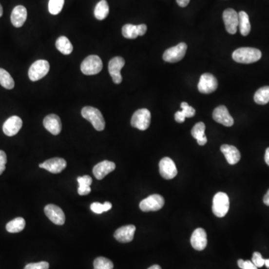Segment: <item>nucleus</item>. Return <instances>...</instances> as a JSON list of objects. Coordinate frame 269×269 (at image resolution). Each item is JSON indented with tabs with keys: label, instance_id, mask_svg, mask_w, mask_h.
I'll list each match as a JSON object with an SVG mask.
<instances>
[{
	"label": "nucleus",
	"instance_id": "33",
	"mask_svg": "<svg viewBox=\"0 0 269 269\" xmlns=\"http://www.w3.org/2000/svg\"><path fill=\"white\" fill-rule=\"evenodd\" d=\"M64 0H50L49 1V11L51 15H56L61 12L64 6Z\"/></svg>",
	"mask_w": 269,
	"mask_h": 269
},
{
	"label": "nucleus",
	"instance_id": "34",
	"mask_svg": "<svg viewBox=\"0 0 269 269\" xmlns=\"http://www.w3.org/2000/svg\"><path fill=\"white\" fill-rule=\"evenodd\" d=\"M112 205L110 202H106L103 204L95 202L91 205V210L96 214H102L104 211H109L112 209Z\"/></svg>",
	"mask_w": 269,
	"mask_h": 269
},
{
	"label": "nucleus",
	"instance_id": "37",
	"mask_svg": "<svg viewBox=\"0 0 269 269\" xmlns=\"http://www.w3.org/2000/svg\"><path fill=\"white\" fill-rule=\"evenodd\" d=\"M50 265L47 262H40V263H29L25 266L24 269H49Z\"/></svg>",
	"mask_w": 269,
	"mask_h": 269
},
{
	"label": "nucleus",
	"instance_id": "35",
	"mask_svg": "<svg viewBox=\"0 0 269 269\" xmlns=\"http://www.w3.org/2000/svg\"><path fill=\"white\" fill-rule=\"evenodd\" d=\"M182 112L186 117H192L195 115V109L192 106H189L187 103L183 102L181 103Z\"/></svg>",
	"mask_w": 269,
	"mask_h": 269
},
{
	"label": "nucleus",
	"instance_id": "8",
	"mask_svg": "<svg viewBox=\"0 0 269 269\" xmlns=\"http://www.w3.org/2000/svg\"><path fill=\"white\" fill-rule=\"evenodd\" d=\"M218 81L212 74H204L200 77L197 88L200 93L209 95L216 91Z\"/></svg>",
	"mask_w": 269,
	"mask_h": 269
},
{
	"label": "nucleus",
	"instance_id": "15",
	"mask_svg": "<svg viewBox=\"0 0 269 269\" xmlns=\"http://www.w3.org/2000/svg\"><path fill=\"white\" fill-rule=\"evenodd\" d=\"M67 162L61 158H53L40 164L39 167L52 173H59L65 169Z\"/></svg>",
	"mask_w": 269,
	"mask_h": 269
},
{
	"label": "nucleus",
	"instance_id": "14",
	"mask_svg": "<svg viewBox=\"0 0 269 269\" xmlns=\"http://www.w3.org/2000/svg\"><path fill=\"white\" fill-rule=\"evenodd\" d=\"M212 117L217 123H221L225 127H232L234 120L230 115L226 106H219L213 111Z\"/></svg>",
	"mask_w": 269,
	"mask_h": 269
},
{
	"label": "nucleus",
	"instance_id": "29",
	"mask_svg": "<svg viewBox=\"0 0 269 269\" xmlns=\"http://www.w3.org/2000/svg\"><path fill=\"white\" fill-rule=\"evenodd\" d=\"M253 98L257 104H267L269 102V86L263 87L257 90Z\"/></svg>",
	"mask_w": 269,
	"mask_h": 269
},
{
	"label": "nucleus",
	"instance_id": "21",
	"mask_svg": "<svg viewBox=\"0 0 269 269\" xmlns=\"http://www.w3.org/2000/svg\"><path fill=\"white\" fill-rule=\"evenodd\" d=\"M27 18V10L23 5H18L11 12V23L16 28L23 26Z\"/></svg>",
	"mask_w": 269,
	"mask_h": 269
},
{
	"label": "nucleus",
	"instance_id": "42",
	"mask_svg": "<svg viewBox=\"0 0 269 269\" xmlns=\"http://www.w3.org/2000/svg\"><path fill=\"white\" fill-rule=\"evenodd\" d=\"M189 2H190V0H176L178 5L182 7V8L187 6L189 5Z\"/></svg>",
	"mask_w": 269,
	"mask_h": 269
},
{
	"label": "nucleus",
	"instance_id": "19",
	"mask_svg": "<svg viewBox=\"0 0 269 269\" xmlns=\"http://www.w3.org/2000/svg\"><path fill=\"white\" fill-rule=\"evenodd\" d=\"M135 230L136 228L134 225H126V226L121 227L115 232V238L116 240L122 243H128L133 240Z\"/></svg>",
	"mask_w": 269,
	"mask_h": 269
},
{
	"label": "nucleus",
	"instance_id": "24",
	"mask_svg": "<svg viewBox=\"0 0 269 269\" xmlns=\"http://www.w3.org/2000/svg\"><path fill=\"white\" fill-rule=\"evenodd\" d=\"M239 27L242 36H249L251 26L249 15L245 11H242L239 13Z\"/></svg>",
	"mask_w": 269,
	"mask_h": 269
},
{
	"label": "nucleus",
	"instance_id": "11",
	"mask_svg": "<svg viewBox=\"0 0 269 269\" xmlns=\"http://www.w3.org/2000/svg\"><path fill=\"white\" fill-rule=\"evenodd\" d=\"M124 65H125V60L120 56L115 57L109 61V72L115 83H121L122 76L120 74V71Z\"/></svg>",
	"mask_w": 269,
	"mask_h": 269
},
{
	"label": "nucleus",
	"instance_id": "4",
	"mask_svg": "<svg viewBox=\"0 0 269 269\" xmlns=\"http://www.w3.org/2000/svg\"><path fill=\"white\" fill-rule=\"evenodd\" d=\"M103 69V62L99 56L92 55L84 59L81 64V71L85 75L92 76L99 74Z\"/></svg>",
	"mask_w": 269,
	"mask_h": 269
},
{
	"label": "nucleus",
	"instance_id": "22",
	"mask_svg": "<svg viewBox=\"0 0 269 269\" xmlns=\"http://www.w3.org/2000/svg\"><path fill=\"white\" fill-rule=\"evenodd\" d=\"M221 151L224 154L230 165H235L240 160V152L234 146L223 144L221 147Z\"/></svg>",
	"mask_w": 269,
	"mask_h": 269
},
{
	"label": "nucleus",
	"instance_id": "32",
	"mask_svg": "<svg viewBox=\"0 0 269 269\" xmlns=\"http://www.w3.org/2000/svg\"><path fill=\"white\" fill-rule=\"evenodd\" d=\"M114 264L107 258L97 257L94 262V269H113Z\"/></svg>",
	"mask_w": 269,
	"mask_h": 269
},
{
	"label": "nucleus",
	"instance_id": "10",
	"mask_svg": "<svg viewBox=\"0 0 269 269\" xmlns=\"http://www.w3.org/2000/svg\"><path fill=\"white\" fill-rule=\"evenodd\" d=\"M223 19L227 32L231 35L236 33L239 27V14L232 8H228L223 13Z\"/></svg>",
	"mask_w": 269,
	"mask_h": 269
},
{
	"label": "nucleus",
	"instance_id": "38",
	"mask_svg": "<svg viewBox=\"0 0 269 269\" xmlns=\"http://www.w3.org/2000/svg\"><path fill=\"white\" fill-rule=\"evenodd\" d=\"M238 266L242 269H258V268L250 260H239Z\"/></svg>",
	"mask_w": 269,
	"mask_h": 269
},
{
	"label": "nucleus",
	"instance_id": "31",
	"mask_svg": "<svg viewBox=\"0 0 269 269\" xmlns=\"http://www.w3.org/2000/svg\"><path fill=\"white\" fill-rule=\"evenodd\" d=\"M122 35L127 39L136 38L139 36L138 26L133 24H126L122 28Z\"/></svg>",
	"mask_w": 269,
	"mask_h": 269
},
{
	"label": "nucleus",
	"instance_id": "30",
	"mask_svg": "<svg viewBox=\"0 0 269 269\" xmlns=\"http://www.w3.org/2000/svg\"><path fill=\"white\" fill-rule=\"evenodd\" d=\"M0 85L5 89H13L15 87V81L10 75L9 73L5 70L0 68Z\"/></svg>",
	"mask_w": 269,
	"mask_h": 269
},
{
	"label": "nucleus",
	"instance_id": "1",
	"mask_svg": "<svg viewBox=\"0 0 269 269\" xmlns=\"http://www.w3.org/2000/svg\"><path fill=\"white\" fill-rule=\"evenodd\" d=\"M234 61L241 64H251L261 58L262 53L260 50L252 47H241L232 53Z\"/></svg>",
	"mask_w": 269,
	"mask_h": 269
},
{
	"label": "nucleus",
	"instance_id": "23",
	"mask_svg": "<svg viewBox=\"0 0 269 269\" xmlns=\"http://www.w3.org/2000/svg\"><path fill=\"white\" fill-rule=\"evenodd\" d=\"M206 126L203 122L196 123L191 131L193 138L197 140V144L200 146H204L207 144V138L205 134Z\"/></svg>",
	"mask_w": 269,
	"mask_h": 269
},
{
	"label": "nucleus",
	"instance_id": "16",
	"mask_svg": "<svg viewBox=\"0 0 269 269\" xmlns=\"http://www.w3.org/2000/svg\"><path fill=\"white\" fill-rule=\"evenodd\" d=\"M191 244L195 250H204L207 245V235L203 228H197L193 232L191 237Z\"/></svg>",
	"mask_w": 269,
	"mask_h": 269
},
{
	"label": "nucleus",
	"instance_id": "47",
	"mask_svg": "<svg viewBox=\"0 0 269 269\" xmlns=\"http://www.w3.org/2000/svg\"><path fill=\"white\" fill-rule=\"evenodd\" d=\"M3 15V8H2V5L0 4V18Z\"/></svg>",
	"mask_w": 269,
	"mask_h": 269
},
{
	"label": "nucleus",
	"instance_id": "41",
	"mask_svg": "<svg viewBox=\"0 0 269 269\" xmlns=\"http://www.w3.org/2000/svg\"><path fill=\"white\" fill-rule=\"evenodd\" d=\"M138 33H139V36H143L145 35L147 30H148V26L145 24L138 25Z\"/></svg>",
	"mask_w": 269,
	"mask_h": 269
},
{
	"label": "nucleus",
	"instance_id": "27",
	"mask_svg": "<svg viewBox=\"0 0 269 269\" xmlns=\"http://www.w3.org/2000/svg\"><path fill=\"white\" fill-rule=\"evenodd\" d=\"M109 13V7L106 0H100L95 8V16L99 20H103L107 18Z\"/></svg>",
	"mask_w": 269,
	"mask_h": 269
},
{
	"label": "nucleus",
	"instance_id": "25",
	"mask_svg": "<svg viewBox=\"0 0 269 269\" xmlns=\"http://www.w3.org/2000/svg\"><path fill=\"white\" fill-rule=\"evenodd\" d=\"M77 181H78V193L80 195H87L91 192V188L90 186L92 183V178L88 175H85L83 176H78L77 178Z\"/></svg>",
	"mask_w": 269,
	"mask_h": 269
},
{
	"label": "nucleus",
	"instance_id": "7",
	"mask_svg": "<svg viewBox=\"0 0 269 269\" xmlns=\"http://www.w3.org/2000/svg\"><path fill=\"white\" fill-rule=\"evenodd\" d=\"M186 50H187L186 43H179L175 47H171L165 50L163 54L164 61L170 63L181 61L186 56Z\"/></svg>",
	"mask_w": 269,
	"mask_h": 269
},
{
	"label": "nucleus",
	"instance_id": "18",
	"mask_svg": "<svg viewBox=\"0 0 269 269\" xmlns=\"http://www.w3.org/2000/svg\"><path fill=\"white\" fill-rule=\"evenodd\" d=\"M43 126L47 131L54 135H57L61 133L62 129L61 119L55 114L49 115L43 119Z\"/></svg>",
	"mask_w": 269,
	"mask_h": 269
},
{
	"label": "nucleus",
	"instance_id": "3",
	"mask_svg": "<svg viewBox=\"0 0 269 269\" xmlns=\"http://www.w3.org/2000/svg\"><path fill=\"white\" fill-rule=\"evenodd\" d=\"M230 208V200L228 194L218 192L213 198L212 211L215 216L223 218L228 214Z\"/></svg>",
	"mask_w": 269,
	"mask_h": 269
},
{
	"label": "nucleus",
	"instance_id": "44",
	"mask_svg": "<svg viewBox=\"0 0 269 269\" xmlns=\"http://www.w3.org/2000/svg\"><path fill=\"white\" fill-rule=\"evenodd\" d=\"M265 161L269 166V148L266 149V154H265Z\"/></svg>",
	"mask_w": 269,
	"mask_h": 269
},
{
	"label": "nucleus",
	"instance_id": "12",
	"mask_svg": "<svg viewBox=\"0 0 269 269\" xmlns=\"http://www.w3.org/2000/svg\"><path fill=\"white\" fill-rule=\"evenodd\" d=\"M159 173L165 179H173L177 175V169L173 161L169 157H165L159 162Z\"/></svg>",
	"mask_w": 269,
	"mask_h": 269
},
{
	"label": "nucleus",
	"instance_id": "43",
	"mask_svg": "<svg viewBox=\"0 0 269 269\" xmlns=\"http://www.w3.org/2000/svg\"><path fill=\"white\" fill-rule=\"evenodd\" d=\"M263 202L266 205L269 206V189L266 193V195L263 197Z\"/></svg>",
	"mask_w": 269,
	"mask_h": 269
},
{
	"label": "nucleus",
	"instance_id": "13",
	"mask_svg": "<svg viewBox=\"0 0 269 269\" xmlns=\"http://www.w3.org/2000/svg\"><path fill=\"white\" fill-rule=\"evenodd\" d=\"M47 218L57 225H63L65 222V215L60 207L54 204H48L44 208Z\"/></svg>",
	"mask_w": 269,
	"mask_h": 269
},
{
	"label": "nucleus",
	"instance_id": "20",
	"mask_svg": "<svg viewBox=\"0 0 269 269\" xmlns=\"http://www.w3.org/2000/svg\"><path fill=\"white\" fill-rule=\"evenodd\" d=\"M115 168L116 165L114 162L108 160L103 161L94 167L93 173L96 179L100 180L103 179L106 175L115 171Z\"/></svg>",
	"mask_w": 269,
	"mask_h": 269
},
{
	"label": "nucleus",
	"instance_id": "9",
	"mask_svg": "<svg viewBox=\"0 0 269 269\" xmlns=\"http://www.w3.org/2000/svg\"><path fill=\"white\" fill-rule=\"evenodd\" d=\"M165 204V200L159 194H152L140 203L139 207L143 211H155L161 210Z\"/></svg>",
	"mask_w": 269,
	"mask_h": 269
},
{
	"label": "nucleus",
	"instance_id": "28",
	"mask_svg": "<svg viewBox=\"0 0 269 269\" xmlns=\"http://www.w3.org/2000/svg\"><path fill=\"white\" fill-rule=\"evenodd\" d=\"M26 226V221L24 218L18 217L12 221H9L6 224V231L11 233H16L23 231Z\"/></svg>",
	"mask_w": 269,
	"mask_h": 269
},
{
	"label": "nucleus",
	"instance_id": "46",
	"mask_svg": "<svg viewBox=\"0 0 269 269\" xmlns=\"http://www.w3.org/2000/svg\"><path fill=\"white\" fill-rule=\"evenodd\" d=\"M265 266H266V268H267V269H269V259H267V260H265Z\"/></svg>",
	"mask_w": 269,
	"mask_h": 269
},
{
	"label": "nucleus",
	"instance_id": "5",
	"mask_svg": "<svg viewBox=\"0 0 269 269\" xmlns=\"http://www.w3.org/2000/svg\"><path fill=\"white\" fill-rule=\"evenodd\" d=\"M151 114L148 109H141L133 114L131 119L132 127L144 131L148 130L151 124Z\"/></svg>",
	"mask_w": 269,
	"mask_h": 269
},
{
	"label": "nucleus",
	"instance_id": "26",
	"mask_svg": "<svg viewBox=\"0 0 269 269\" xmlns=\"http://www.w3.org/2000/svg\"><path fill=\"white\" fill-rule=\"evenodd\" d=\"M56 47L64 55H70L73 52L72 43L65 36H61L56 40Z\"/></svg>",
	"mask_w": 269,
	"mask_h": 269
},
{
	"label": "nucleus",
	"instance_id": "17",
	"mask_svg": "<svg viewBox=\"0 0 269 269\" xmlns=\"http://www.w3.org/2000/svg\"><path fill=\"white\" fill-rule=\"evenodd\" d=\"M22 119L18 116H12L4 123L2 130L7 136H14L22 128Z\"/></svg>",
	"mask_w": 269,
	"mask_h": 269
},
{
	"label": "nucleus",
	"instance_id": "45",
	"mask_svg": "<svg viewBox=\"0 0 269 269\" xmlns=\"http://www.w3.org/2000/svg\"><path fill=\"white\" fill-rule=\"evenodd\" d=\"M148 269H162V268L159 265H154V266H151Z\"/></svg>",
	"mask_w": 269,
	"mask_h": 269
},
{
	"label": "nucleus",
	"instance_id": "39",
	"mask_svg": "<svg viewBox=\"0 0 269 269\" xmlns=\"http://www.w3.org/2000/svg\"><path fill=\"white\" fill-rule=\"evenodd\" d=\"M7 163L6 154L3 151H0V175L5 170V165Z\"/></svg>",
	"mask_w": 269,
	"mask_h": 269
},
{
	"label": "nucleus",
	"instance_id": "36",
	"mask_svg": "<svg viewBox=\"0 0 269 269\" xmlns=\"http://www.w3.org/2000/svg\"><path fill=\"white\" fill-rule=\"evenodd\" d=\"M252 263L257 268L263 267L265 265V259H263L261 253L259 252H254L252 257Z\"/></svg>",
	"mask_w": 269,
	"mask_h": 269
},
{
	"label": "nucleus",
	"instance_id": "40",
	"mask_svg": "<svg viewBox=\"0 0 269 269\" xmlns=\"http://www.w3.org/2000/svg\"><path fill=\"white\" fill-rule=\"evenodd\" d=\"M174 117L175 120H176L177 123H183L186 118V116L184 115V114H183V112H182V111L181 112H179V111L176 112Z\"/></svg>",
	"mask_w": 269,
	"mask_h": 269
},
{
	"label": "nucleus",
	"instance_id": "2",
	"mask_svg": "<svg viewBox=\"0 0 269 269\" xmlns=\"http://www.w3.org/2000/svg\"><path fill=\"white\" fill-rule=\"evenodd\" d=\"M82 116L92 123L95 130L103 131L106 127L104 117L99 109L92 106H85L82 109Z\"/></svg>",
	"mask_w": 269,
	"mask_h": 269
},
{
	"label": "nucleus",
	"instance_id": "6",
	"mask_svg": "<svg viewBox=\"0 0 269 269\" xmlns=\"http://www.w3.org/2000/svg\"><path fill=\"white\" fill-rule=\"evenodd\" d=\"M50 71V64L46 60H38L31 65L29 70V77L32 82L40 80L47 75Z\"/></svg>",
	"mask_w": 269,
	"mask_h": 269
}]
</instances>
